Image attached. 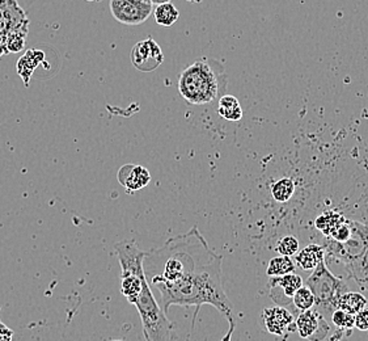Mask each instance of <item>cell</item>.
Returning <instances> with one entry per match:
<instances>
[{"label": "cell", "instance_id": "obj_1", "mask_svg": "<svg viewBox=\"0 0 368 341\" xmlns=\"http://www.w3.org/2000/svg\"><path fill=\"white\" fill-rule=\"evenodd\" d=\"M222 262L223 257L213 252L180 279L173 282H154L151 285L160 293L159 305L167 315L172 306H196L194 319L203 305H210L222 312L230 325V331L223 341H230L236 323L233 305L223 288Z\"/></svg>", "mask_w": 368, "mask_h": 341}, {"label": "cell", "instance_id": "obj_2", "mask_svg": "<svg viewBox=\"0 0 368 341\" xmlns=\"http://www.w3.org/2000/svg\"><path fill=\"white\" fill-rule=\"evenodd\" d=\"M179 92L192 105L209 104L220 93V77L210 63L197 61L181 73Z\"/></svg>", "mask_w": 368, "mask_h": 341}, {"label": "cell", "instance_id": "obj_3", "mask_svg": "<svg viewBox=\"0 0 368 341\" xmlns=\"http://www.w3.org/2000/svg\"><path fill=\"white\" fill-rule=\"evenodd\" d=\"M306 286L311 289L315 296V309L325 319L330 318L333 311L337 310L341 296L349 292L346 282L330 272L325 259H322L313 269V273L308 277Z\"/></svg>", "mask_w": 368, "mask_h": 341}, {"label": "cell", "instance_id": "obj_4", "mask_svg": "<svg viewBox=\"0 0 368 341\" xmlns=\"http://www.w3.org/2000/svg\"><path fill=\"white\" fill-rule=\"evenodd\" d=\"M352 233L346 242H336L330 238H325L324 251L325 259H336L345 264L353 263L368 247V225H363L356 220H350Z\"/></svg>", "mask_w": 368, "mask_h": 341}, {"label": "cell", "instance_id": "obj_5", "mask_svg": "<svg viewBox=\"0 0 368 341\" xmlns=\"http://www.w3.org/2000/svg\"><path fill=\"white\" fill-rule=\"evenodd\" d=\"M154 5L135 0H110V12L124 25H140L153 15Z\"/></svg>", "mask_w": 368, "mask_h": 341}, {"label": "cell", "instance_id": "obj_6", "mask_svg": "<svg viewBox=\"0 0 368 341\" xmlns=\"http://www.w3.org/2000/svg\"><path fill=\"white\" fill-rule=\"evenodd\" d=\"M130 60L140 73H153L164 61V53L154 38L148 37L131 49Z\"/></svg>", "mask_w": 368, "mask_h": 341}, {"label": "cell", "instance_id": "obj_7", "mask_svg": "<svg viewBox=\"0 0 368 341\" xmlns=\"http://www.w3.org/2000/svg\"><path fill=\"white\" fill-rule=\"evenodd\" d=\"M303 285H304L303 279L299 275H296L295 272L283 275V276L270 277L269 279L270 298L278 306H282L286 309L291 307L293 310L292 296L296 293V290L299 288H302Z\"/></svg>", "mask_w": 368, "mask_h": 341}, {"label": "cell", "instance_id": "obj_8", "mask_svg": "<svg viewBox=\"0 0 368 341\" xmlns=\"http://www.w3.org/2000/svg\"><path fill=\"white\" fill-rule=\"evenodd\" d=\"M295 326L302 339L311 341L324 340L330 331L326 319L316 309L299 312Z\"/></svg>", "mask_w": 368, "mask_h": 341}, {"label": "cell", "instance_id": "obj_9", "mask_svg": "<svg viewBox=\"0 0 368 341\" xmlns=\"http://www.w3.org/2000/svg\"><path fill=\"white\" fill-rule=\"evenodd\" d=\"M261 322L266 331L276 336H285L292 331H296L291 311L282 306L263 309Z\"/></svg>", "mask_w": 368, "mask_h": 341}, {"label": "cell", "instance_id": "obj_10", "mask_svg": "<svg viewBox=\"0 0 368 341\" xmlns=\"http://www.w3.org/2000/svg\"><path fill=\"white\" fill-rule=\"evenodd\" d=\"M117 179H118V183L127 192L131 193V192H138L140 189L148 186L151 181V175L143 166L124 164L118 170Z\"/></svg>", "mask_w": 368, "mask_h": 341}, {"label": "cell", "instance_id": "obj_11", "mask_svg": "<svg viewBox=\"0 0 368 341\" xmlns=\"http://www.w3.org/2000/svg\"><path fill=\"white\" fill-rule=\"evenodd\" d=\"M45 60V53L41 51V50H36V49H31L28 50L17 62L16 66V70H17V74L21 77V79L24 80V84L25 87L29 86V81H31V77L33 75V71L36 70V67L40 64V63L44 62Z\"/></svg>", "mask_w": 368, "mask_h": 341}, {"label": "cell", "instance_id": "obj_12", "mask_svg": "<svg viewBox=\"0 0 368 341\" xmlns=\"http://www.w3.org/2000/svg\"><path fill=\"white\" fill-rule=\"evenodd\" d=\"M325 259V251L320 244H309L295 255V264L303 270H313Z\"/></svg>", "mask_w": 368, "mask_h": 341}, {"label": "cell", "instance_id": "obj_13", "mask_svg": "<svg viewBox=\"0 0 368 341\" xmlns=\"http://www.w3.org/2000/svg\"><path fill=\"white\" fill-rule=\"evenodd\" d=\"M347 276L353 279L359 288L368 292V247L356 260L346 265Z\"/></svg>", "mask_w": 368, "mask_h": 341}, {"label": "cell", "instance_id": "obj_14", "mask_svg": "<svg viewBox=\"0 0 368 341\" xmlns=\"http://www.w3.org/2000/svg\"><path fill=\"white\" fill-rule=\"evenodd\" d=\"M345 222H346V218L343 217L342 213H339L337 210H328L316 218L315 225H316V229L325 235V238H329Z\"/></svg>", "mask_w": 368, "mask_h": 341}, {"label": "cell", "instance_id": "obj_15", "mask_svg": "<svg viewBox=\"0 0 368 341\" xmlns=\"http://www.w3.org/2000/svg\"><path fill=\"white\" fill-rule=\"evenodd\" d=\"M218 113L220 117H223L224 120H228V121H239L243 118L241 104L232 94H224L219 99Z\"/></svg>", "mask_w": 368, "mask_h": 341}, {"label": "cell", "instance_id": "obj_16", "mask_svg": "<svg viewBox=\"0 0 368 341\" xmlns=\"http://www.w3.org/2000/svg\"><path fill=\"white\" fill-rule=\"evenodd\" d=\"M366 307H367V298L360 293L350 292V290L341 296L339 303H338V309L353 314V315Z\"/></svg>", "mask_w": 368, "mask_h": 341}, {"label": "cell", "instance_id": "obj_17", "mask_svg": "<svg viewBox=\"0 0 368 341\" xmlns=\"http://www.w3.org/2000/svg\"><path fill=\"white\" fill-rule=\"evenodd\" d=\"M28 27H29V21L25 20L24 23L18 24L12 31L8 33L7 36V51L10 53H17L20 51L24 45H25V37L28 33Z\"/></svg>", "mask_w": 368, "mask_h": 341}, {"label": "cell", "instance_id": "obj_18", "mask_svg": "<svg viewBox=\"0 0 368 341\" xmlns=\"http://www.w3.org/2000/svg\"><path fill=\"white\" fill-rule=\"evenodd\" d=\"M156 24L161 27H172L180 17L179 10L168 1L163 4H157L154 12Z\"/></svg>", "mask_w": 368, "mask_h": 341}, {"label": "cell", "instance_id": "obj_19", "mask_svg": "<svg viewBox=\"0 0 368 341\" xmlns=\"http://www.w3.org/2000/svg\"><path fill=\"white\" fill-rule=\"evenodd\" d=\"M293 193H295V183L290 177H282L272 186V196L276 202L283 203L290 201Z\"/></svg>", "mask_w": 368, "mask_h": 341}, {"label": "cell", "instance_id": "obj_20", "mask_svg": "<svg viewBox=\"0 0 368 341\" xmlns=\"http://www.w3.org/2000/svg\"><path fill=\"white\" fill-rule=\"evenodd\" d=\"M295 268H296V264L293 263V260H291V257L289 256H278V257H273L269 265H267V276L269 277H274V276H283V275H287V273H292L295 272Z\"/></svg>", "mask_w": 368, "mask_h": 341}, {"label": "cell", "instance_id": "obj_21", "mask_svg": "<svg viewBox=\"0 0 368 341\" xmlns=\"http://www.w3.org/2000/svg\"><path fill=\"white\" fill-rule=\"evenodd\" d=\"M292 305H293V310L298 314L313 309L315 307V296L312 294L311 289L306 285L299 288L292 296Z\"/></svg>", "mask_w": 368, "mask_h": 341}, {"label": "cell", "instance_id": "obj_22", "mask_svg": "<svg viewBox=\"0 0 368 341\" xmlns=\"http://www.w3.org/2000/svg\"><path fill=\"white\" fill-rule=\"evenodd\" d=\"M299 240L298 238L292 236V235H287V236H283L278 243H276V251L282 255V256H295L298 252H299Z\"/></svg>", "mask_w": 368, "mask_h": 341}, {"label": "cell", "instance_id": "obj_23", "mask_svg": "<svg viewBox=\"0 0 368 341\" xmlns=\"http://www.w3.org/2000/svg\"><path fill=\"white\" fill-rule=\"evenodd\" d=\"M330 320L333 322L334 326L341 328V329L355 328V315L349 314L346 311L341 310V309L333 311V314L330 316Z\"/></svg>", "mask_w": 368, "mask_h": 341}, {"label": "cell", "instance_id": "obj_24", "mask_svg": "<svg viewBox=\"0 0 368 341\" xmlns=\"http://www.w3.org/2000/svg\"><path fill=\"white\" fill-rule=\"evenodd\" d=\"M355 328L359 331H368V309L355 314Z\"/></svg>", "mask_w": 368, "mask_h": 341}, {"label": "cell", "instance_id": "obj_25", "mask_svg": "<svg viewBox=\"0 0 368 341\" xmlns=\"http://www.w3.org/2000/svg\"><path fill=\"white\" fill-rule=\"evenodd\" d=\"M14 340V331L0 322V341Z\"/></svg>", "mask_w": 368, "mask_h": 341}, {"label": "cell", "instance_id": "obj_26", "mask_svg": "<svg viewBox=\"0 0 368 341\" xmlns=\"http://www.w3.org/2000/svg\"><path fill=\"white\" fill-rule=\"evenodd\" d=\"M168 1H170V0H151V3L153 4H163V3H168Z\"/></svg>", "mask_w": 368, "mask_h": 341}, {"label": "cell", "instance_id": "obj_27", "mask_svg": "<svg viewBox=\"0 0 368 341\" xmlns=\"http://www.w3.org/2000/svg\"><path fill=\"white\" fill-rule=\"evenodd\" d=\"M135 1H140V3H147V4H153L151 0H135ZM154 5V4H153Z\"/></svg>", "mask_w": 368, "mask_h": 341}, {"label": "cell", "instance_id": "obj_28", "mask_svg": "<svg viewBox=\"0 0 368 341\" xmlns=\"http://www.w3.org/2000/svg\"><path fill=\"white\" fill-rule=\"evenodd\" d=\"M186 1H190V3H200L202 0H186Z\"/></svg>", "mask_w": 368, "mask_h": 341}, {"label": "cell", "instance_id": "obj_29", "mask_svg": "<svg viewBox=\"0 0 368 341\" xmlns=\"http://www.w3.org/2000/svg\"><path fill=\"white\" fill-rule=\"evenodd\" d=\"M87 1H96V0H87Z\"/></svg>", "mask_w": 368, "mask_h": 341}, {"label": "cell", "instance_id": "obj_30", "mask_svg": "<svg viewBox=\"0 0 368 341\" xmlns=\"http://www.w3.org/2000/svg\"><path fill=\"white\" fill-rule=\"evenodd\" d=\"M111 341H123V340H111Z\"/></svg>", "mask_w": 368, "mask_h": 341}]
</instances>
